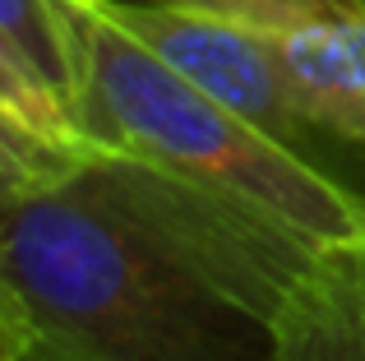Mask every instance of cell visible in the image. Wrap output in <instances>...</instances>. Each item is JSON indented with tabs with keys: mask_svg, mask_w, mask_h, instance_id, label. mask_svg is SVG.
<instances>
[{
	"mask_svg": "<svg viewBox=\"0 0 365 361\" xmlns=\"http://www.w3.org/2000/svg\"><path fill=\"white\" fill-rule=\"evenodd\" d=\"M324 236L130 153L0 213V264L42 334L88 361H273V329Z\"/></svg>",
	"mask_w": 365,
	"mask_h": 361,
	"instance_id": "cell-1",
	"label": "cell"
},
{
	"mask_svg": "<svg viewBox=\"0 0 365 361\" xmlns=\"http://www.w3.org/2000/svg\"><path fill=\"white\" fill-rule=\"evenodd\" d=\"M79 33L83 74L70 116L88 148L130 153L208 180L324 241L365 227L361 195L287 153L222 98L143 46L130 28L107 19L93 0H79Z\"/></svg>",
	"mask_w": 365,
	"mask_h": 361,
	"instance_id": "cell-2",
	"label": "cell"
},
{
	"mask_svg": "<svg viewBox=\"0 0 365 361\" xmlns=\"http://www.w3.org/2000/svg\"><path fill=\"white\" fill-rule=\"evenodd\" d=\"M93 5L120 28H130L180 74H190L199 88L222 98L255 130L277 139L287 153L365 199V144L342 135L314 107V98L277 56L273 28L171 5H116V0H93Z\"/></svg>",
	"mask_w": 365,
	"mask_h": 361,
	"instance_id": "cell-3",
	"label": "cell"
},
{
	"mask_svg": "<svg viewBox=\"0 0 365 361\" xmlns=\"http://www.w3.org/2000/svg\"><path fill=\"white\" fill-rule=\"evenodd\" d=\"M273 361H365V227L314 245L277 310Z\"/></svg>",
	"mask_w": 365,
	"mask_h": 361,
	"instance_id": "cell-4",
	"label": "cell"
},
{
	"mask_svg": "<svg viewBox=\"0 0 365 361\" xmlns=\"http://www.w3.org/2000/svg\"><path fill=\"white\" fill-rule=\"evenodd\" d=\"M273 46L314 107L365 144V14H310L273 28Z\"/></svg>",
	"mask_w": 365,
	"mask_h": 361,
	"instance_id": "cell-5",
	"label": "cell"
},
{
	"mask_svg": "<svg viewBox=\"0 0 365 361\" xmlns=\"http://www.w3.org/2000/svg\"><path fill=\"white\" fill-rule=\"evenodd\" d=\"M0 28L19 42L33 61L46 88L74 107L83 74V33H79V0H0Z\"/></svg>",
	"mask_w": 365,
	"mask_h": 361,
	"instance_id": "cell-6",
	"label": "cell"
},
{
	"mask_svg": "<svg viewBox=\"0 0 365 361\" xmlns=\"http://www.w3.org/2000/svg\"><path fill=\"white\" fill-rule=\"evenodd\" d=\"M83 148L88 144H61V139L24 126L19 116L0 111V213L14 208L24 195H33L37 185L56 180L65 167H74Z\"/></svg>",
	"mask_w": 365,
	"mask_h": 361,
	"instance_id": "cell-7",
	"label": "cell"
},
{
	"mask_svg": "<svg viewBox=\"0 0 365 361\" xmlns=\"http://www.w3.org/2000/svg\"><path fill=\"white\" fill-rule=\"evenodd\" d=\"M0 111L19 116L24 126L61 139V144H83L79 130H74L70 107L46 88V79L33 70V61L19 51V42L5 28H0Z\"/></svg>",
	"mask_w": 365,
	"mask_h": 361,
	"instance_id": "cell-8",
	"label": "cell"
},
{
	"mask_svg": "<svg viewBox=\"0 0 365 361\" xmlns=\"http://www.w3.org/2000/svg\"><path fill=\"white\" fill-rule=\"evenodd\" d=\"M116 5H171V9H204V14L241 19V24L259 28H292L301 19L282 5V0H116Z\"/></svg>",
	"mask_w": 365,
	"mask_h": 361,
	"instance_id": "cell-9",
	"label": "cell"
},
{
	"mask_svg": "<svg viewBox=\"0 0 365 361\" xmlns=\"http://www.w3.org/2000/svg\"><path fill=\"white\" fill-rule=\"evenodd\" d=\"M33 338H37V325L28 315L24 297L14 292V283H9L5 264H0V361H24Z\"/></svg>",
	"mask_w": 365,
	"mask_h": 361,
	"instance_id": "cell-10",
	"label": "cell"
},
{
	"mask_svg": "<svg viewBox=\"0 0 365 361\" xmlns=\"http://www.w3.org/2000/svg\"><path fill=\"white\" fill-rule=\"evenodd\" d=\"M296 19L310 14H365V0H282Z\"/></svg>",
	"mask_w": 365,
	"mask_h": 361,
	"instance_id": "cell-11",
	"label": "cell"
},
{
	"mask_svg": "<svg viewBox=\"0 0 365 361\" xmlns=\"http://www.w3.org/2000/svg\"><path fill=\"white\" fill-rule=\"evenodd\" d=\"M24 361H88V357L74 352L70 343H61V338H51V334H42V329H37V338L28 343Z\"/></svg>",
	"mask_w": 365,
	"mask_h": 361,
	"instance_id": "cell-12",
	"label": "cell"
}]
</instances>
